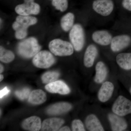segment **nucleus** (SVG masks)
Returning a JSON list of instances; mask_svg holds the SVG:
<instances>
[{"instance_id": "f257e3e1", "label": "nucleus", "mask_w": 131, "mask_h": 131, "mask_svg": "<svg viewBox=\"0 0 131 131\" xmlns=\"http://www.w3.org/2000/svg\"><path fill=\"white\" fill-rule=\"evenodd\" d=\"M37 22V19L34 16L20 15L17 16L12 25L13 29L15 31V38L18 39L25 38L27 35V28Z\"/></svg>"}, {"instance_id": "f03ea898", "label": "nucleus", "mask_w": 131, "mask_h": 131, "mask_svg": "<svg viewBox=\"0 0 131 131\" xmlns=\"http://www.w3.org/2000/svg\"><path fill=\"white\" fill-rule=\"evenodd\" d=\"M41 49L37 40L32 37L20 42L17 47V51L22 57L29 58L35 56Z\"/></svg>"}, {"instance_id": "7ed1b4c3", "label": "nucleus", "mask_w": 131, "mask_h": 131, "mask_svg": "<svg viewBox=\"0 0 131 131\" xmlns=\"http://www.w3.org/2000/svg\"><path fill=\"white\" fill-rule=\"evenodd\" d=\"M50 51L55 56H67L73 54L74 48L71 43L59 39L51 40L49 45Z\"/></svg>"}, {"instance_id": "20e7f679", "label": "nucleus", "mask_w": 131, "mask_h": 131, "mask_svg": "<svg viewBox=\"0 0 131 131\" xmlns=\"http://www.w3.org/2000/svg\"><path fill=\"white\" fill-rule=\"evenodd\" d=\"M69 37L75 50L81 51L84 47L85 42V33L81 25H74L70 31Z\"/></svg>"}, {"instance_id": "39448f33", "label": "nucleus", "mask_w": 131, "mask_h": 131, "mask_svg": "<svg viewBox=\"0 0 131 131\" xmlns=\"http://www.w3.org/2000/svg\"><path fill=\"white\" fill-rule=\"evenodd\" d=\"M56 62L52 54L47 51L39 52L33 59V64L37 68L46 69L50 68Z\"/></svg>"}, {"instance_id": "423d86ee", "label": "nucleus", "mask_w": 131, "mask_h": 131, "mask_svg": "<svg viewBox=\"0 0 131 131\" xmlns=\"http://www.w3.org/2000/svg\"><path fill=\"white\" fill-rule=\"evenodd\" d=\"M112 110L115 114L121 117L131 114V101L120 95L115 101Z\"/></svg>"}, {"instance_id": "0eeeda50", "label": "nucleus", "mask_w": 131, "mask_h": 131, "mask_svg": "<svg viewBox=\"0 0 131 131\" xmlns=\"http://www.w3.org/2000/svg\"><path fill=\"white\" fill-rule=\"evenodd\" d=\"M92 7L96 13L107 16L113 11L114 4L112 0H95L93 2Z\"/></svg>"}, {"instance_id": "6e6552de", "label": "nucleus", "mask_w": 131, "mask_h": 131, "mask_svg": "<svg viewBox=\"0 0 131 131\" xmlns=\"http://www.w3.org/2000/svg\"><path fill=\"white\" fill-rule=\"evenodd\" d=\"M40 6L34 2H25L16 6L15 11L17 14L22 16H30L31 15H36L40 12Z\"/></svg>"}, {"instance_id": "1a4fd4ad", "label": "nucleus", "mask_w": 131, "mask_h": 131, "mask_svg": "<svg viewBox=\"0 0 131 131\" xmlns=\"http://www.w3.org/2000/svg\"><path fill=\"white\" fill-rule=\"evenodd\" d=\"M131 43V38L129 35L122 34L113 38L110 47L113 52H118L128 47Z\"/></svg>"}, {"instance_id": "9d476101", "label": "nucleus", "mask_w": 131, "mask_h": 131, "mask_svg": "<svg viewBox=\"0 0 131 131\" xmlns=\"http://www.w3.org/2000/svg\"><path fill=\"white\" fill-rule=\"evenodd\" d=\"M91 37L94 42L102 46L109 45L113 38L112 34L105 30L95 31L92 34Z\"/></svg>"}, {"instance_id": "9b49d317", "label": "nucleus", "mask_w": 131, "mask_h": 131, "mask_svg": "<svg viewBox=\"0 0 131 131\" xmlns=\"http://www.w3.org/2000/svg\"><path fill=\"white\" fill-rule=\"evenodd\" d=\"M45 88L47 91L50 93H58L61 94H67L69 93L70 91L68 85L61 81H56L47 84Z\"/></svg>"}, {"instance_id": "f8f14e48", "label": "nucleus", "mask_w": 131, "mask_h": 131, "mask_svg": "<svg viewBox=\"0 0 131 131\" xmlns=\"http://www.w3.org/2000/svg\"><path fill=\"white\" fill-rule=\"evenodd\" d=\"M108 119L112 130L122 131L127 128V122L125 119L121 116L116 114H110L108 115Z\"/></svg>"}, {"instance_id": "ddd939ff", "label": "nucleus", "mask_w": 131, "mask_h": 131, "mask_svg": "<svg viewBox=\"0 0 131 131\" xmlns=\"http://www.w3.org/2000/svg\"><path fill=\"white\" fill-rule=\"evenodd\" d=\"M98 54V49L95 45L90 44L88 46L83 58V62L85 67L89 68L93 65Z\"/></svg>"}, {"instance_id": "4468645a", "label": "nucleus", "mask_w": 131, "mask_h": 131, "mask_svg": "<svg viewBox=\"0 0 131 131\" xmlns=\"http://www.w3.org/2000/svg\"><path fill=\"white\" fill-rule=\"evenodd\" d=\"M114 86L112 82L107 81L103 83L98 93V98L102 102L108 101L112 95Z\"/></svg>"}, {"instance_id": "2eb2a0df", "label": "nucleus", "mask_w": 131, "mask_h": 131, "mask_svg": "<svg viewBox=\"0 0 131 131\" xmlns=\"http://www.w3.org/2000/svg\"><path fill=\"white\" fill-rule=\"evenodd\" d=\"M72 106L69 103L59 102L49 106L47 109V113L50 115H58L65 113L70 111Z\"/></svg>"}, {"instance_id": "dca6fc26", "label": "nucleus", "mask_w": 131, "mask_h": 131, "mask_svg": "<svg viewBox=\"0 0 131 131\" xmlns=\"http://www.w3.org/2000/svg\"><path fill=\"white\" fill-rule=\"evenodd\" d=\"M63 119L58 118H51L44 121L42 125V131H56L58 130L64 123Z\"/></svg>"}, {"instance_id": "f3484780", "label": "nucleus", "mask_w": 131, "mask_h": 131, "mask_svg": "<svg viewBox=\"0 0 131 131\" xmlns=\"http://www.w3.org/2000/svg\"><path fill=\"white\" fill-rule=\"evenodd\" d=\"M42 125L40 118L37 116H32L26 119L21 124L23 129L31 131H39Z\"/></svg>"}, {"instance_id": "a211bd4d", "label": "nucleus", "mask_w": 131, "mask_h": 131, "mask_svg": "<svg viewBox=\"0 0 131 131\" xmlns=\"http://www.w3.org/2000/svg\"><path fill=\"white\" fill-rule=\"evenodd\" d=\"M85 125L89 131H104L100 120L94 114H90L87 116L85 120Z\"/></svg>"}, {"instance_id": "6ab92c4d", "label": "nucleus", "mask_w": 131, "mask_h": 131, "mask_svg": "<svg viewBox=\"0 0 131 131\" xmlns=\"http://www.w3.org/2000/svg\"><path fill=\"white\" fill-rule=\"evenodd\" d=\"M47 100L45 93L41 90H33L31 92L28 101L33 105H39L45 102Z\"/></svg>"}, {"instance_id": "aec40b11", "label": "nucleus", "mask_w": 131, "mask_h": 131, "mask_svg": "<svg viewBox=\"0 0 131 131\" xmlns=\"http://www.w3.org/2000/svg\"><path fill=\"white\" fill-rule=\"evenodd\" d=\"M117 64L125 70L131 69V53H122L118 54L116 58Z\"/></svg>"}, {"instance_id": "412c9836", "label": "nucleus", "mask_w": 131, "mask_h": 131, "mask_svg": "<svg viewBox=\"0 0 131 131\" xmlns=\"http://www.w3.org/2000/svg\"><path fill=\"white\" fill-rule=\"evenodd\" d=\"M95 81L98 83L102 82L107 75V68L105 64L102 61L98 62L95 66Z\"/></svg>"}, {"instance_id": "4be33fe9", "label": "nucleus", "mask_w": 131, "mask_h": 131, "mask_svg": "<svg viewBox=\"0 0 131 131\" xmlns=\"http://www.w3.org/2000/svg\"><path fill=\"white\" fill-rule=\"evenodd\" d=\"M74 15L70 12L64 15L61 19V28L65 32L70 30L74 25Z\"/></svg>"}, {"instance_id": "5701e85b", "label": "nucleus", "mask_w": 131, "mask_h": 131, "mask_svg": "<svg viewBox=\"0 0 131 131\" xmlns=\"http://www.w3.org/2000/svg\"><path fill=\"white\" fill-rule=\"evenodd\" d=\"M15 58L14 54L11 51L6 50L2 46L0 47V60L3 62L8 63Z\"/></svg>"}, {"instance_id": "b1692460", "label": "nucleus", "mask_w": 131, "mask_h": 131, "mask_svg": "<svg viewBox=\"0 0 131 131\" xmlns=\"http://www.w3.org/2000/svg\"><path fill=\"white\" fill-rule=\"evenodd\" d=\"M59 76V73L56 71L46 72L42 75V81L44 83L49 84L56 81Z\"/></svg>"}, {"instance_id": "393cba45", "label": "nucleus", "mask_w": 131, "mask_h": 131, "mask_svg": "<svg viewBox=\"0 0 131 131\" xmlns=\"http://www.w3.org/2000/svg\"><path fill=\"white\" fill-rule=\"evenodd\" d=\"M52 4L57 10L64 12L68 8V0H52Z\"/></svg>"}, {"instance_id": "a878e982", "label": "nucleus", "mask_w": 131, "mask_h": 131, "mask_svg": "<svg viewBox=\"0 0 131 131\" xmlns=\"http://www.w3.org/2000/svg\"><path fill=\"white\" fill-rule=\"evenodd\" d=\"M30 93V90L27 88H25L20 90H17L15 92L16 96L22 100L29 98Z\"/></svg>"}, {"instance_id": "bb28decb", "label": "nucleus", "mask_w": 131, "mask_h": 131, "mask_svg": "<svg viewBox=\"0 0 131 131\" xmlns=\"http://www.w3.org/2000/svg\"><path fill=\"white\" fill-rule=\"evenodd\" d=\"M72 130L73 131H85L86 130L81 120L75 119L73 121L72 124Z\"/></svg>"}, {"instance_id": "cd10ccee", "label": "nucleus", "mask_w": 131, "mask_h": 131, "mask_svg": "<svg viewBox=\"0 0 131 131\" xmlns=\"http://www.w3.org/2000/svg\"><path fill=\"white\" fill-rule=\"evenodd\" d=\"M122 5L125 9L131 12V0H123Z\"/></svg>"}, {"instance_id": "c85d7f7f", "label": "nucleus", "mask_w": 131, "mask_h": 131, "mask_svg": "<svg viewBox=\"0 0 131 131\" xmlns=\"http://www.w3.org/2000/svg\"><path fill=\"white\" fill-rule=\"evenodd\" d=\"M10 90L7 87H5L0 91V98L2 99L10 92Z\"/></svg>"}, {"instance_id": "c756f323", "label": "nucleus", "mask_w": 131, "mask_h": 131, "mask_svg": "<svg viewBox=\"0 0 131 131\" xmlns=\"http://www.w3.org/2000/svg\"><path fill=\"white\" fill-rule=\"evenodd\" d=\"M59 131H70V128L68 126H64L59 129Z\"/></svg>"}, {"instance_id": "7c9ffc66", "label": "nucleus", "mask_w": 131, "mask_h": 131, "mask_svg": "<svg viewBox=\"0 0 131 131\" xmlns=\"http://www.w3.org/2000/svg\"><path fill=\"white\" fill-rule=\"evenodd\" d=\"M4 70V67L3 66L2 64H1L0 65V73H2Z\"/></svg>"}, {"instance_id": "2f4dec72", "label": "nucleus", "mask_w": 131, "mask_h": 131, "mask_svg": "<svg viewBox=\"0 0 131 131\" xmlns=\"http://www.w3.org/2000/svg\"><path fill=\"white\" fill-rule=\"evenodd\" d=\"M34 0H24L25 2H34Z\"/></svg>"}, {"instance_id": "473e14b6", "label": "nucleus", "mask_w": 131, "mask_h": 131, "mask_svg": "<svg viewBox=\"0 0 131 131\" xmlns=\"http://www.w3.org/2000/svg\"><path fill=\"white\" fill-rule=\"evenodd\" d=\"M3 79V76L2 75H0V81H2Z\"/></svg>"}, {"instance_id": "72a5a7b5", "label": "nucleus", "mask_w": 131, "mask_h": 131, "mask_svg": "<svg viewBox=\"0 0 131 131\" xmlns=\"http://www.w3.org/2000/svg\"><path fill=\"white\" fill-rule=\"evenodd\" d=\"M130 94H131V87L130 88Z\"/></svg>"}]
</instances>
